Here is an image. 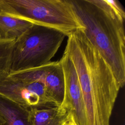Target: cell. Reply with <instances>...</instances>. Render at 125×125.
<instances>
[{
    "mask_svg": "<svg viewBox=\"0 0 125 125\" xmlns=\"http://www.w3.org/2000/svg\"><path fill=\"white\" fill-rule=\"evenodd\" d=\"M0 125H32L30 109L0 95Z\"/></svg>",
    "mask_w": 125,
    "mask_h": 125,
    "instance_id": "cell-8",
    "label": "cell"
},
{
    "mask_svg": "<svg viewBox=\"0 0 125 125\" xmlns=\"http://www.w3.org/2000/svg\"><path fill=\"white\" fill-rule=\"evenodd\" d=\"M64 125H77L76 124V123L73 121V117L71 114H70V118H69V120Z\"/></svg>",
    "mask_w": 125,
    "mask_h": 125,
    "instance_id": "cell-14",
    "label": "cell"
},
{
    "mask_svg": "<svg viewBox=\"0 0 125 125\" xmlns=\"http://www.w3.org/2000/svg\"><path fill=\"white\" fill-rule=\"evenodd\" d=\"M0 15H6L14 17V11L5 0H0Z\"/></svg>",
    "mask_w": 125,
    "mask_h": 125,
    "instance_id": "cell-13",
    "label": "cell"
},
{
    "mask_svg": "<svg viewBox=\"0 0 125 125\" xmlns=\"http://www.w3.org/2000/svg\"><path fill=\"white\" fill-rule=\"evenodd\" d=\"M85 37L111 68L120 88L125 83L124 21L105 0H69Z\"/></svg>",
    "mask_w": 125,
    "mask_h": 125,
    "instance_id": "cell-2",
    "label": "cell"
},
{
    "mask_svg": "<svg viewBox=\"0 0 125 125\" xmlns=\"http://www.w3.org/2000/svg\"><path fill=\"white\" fill-rule=\"evenodd\" d=\"M14 12V17L53 28L67 37L83 26L69 0H5Z\"/></svg>",
    "mask_w": 125,
    "mask_h": 125,
    "instance_id": "cell-4",
    "label": "cell"
},
{
    "mask_svg": "<svg viewBox=\"0 0 125 125\" xmlns=\"http://www.w3.org/2000/svg\"><path fill=\"white\" fill-rule=\"evenodd\" d=\"M9 73L19 79L42 83L53 103L57 106L61 104L64 96V80L60 60L50 62L39 67Z\"/></svg>",
    "mask_w": 125,
    "mask_h": 125,
    "instance_id": "cell-6",
    "label": "cell"
},
{
    "mask_svg": "<svg viewBox=\"0 0 125 125\" xmlns=\"http://www.w3.org/2000/svg\"><path fill=\"white\" fill-rule=\"evenodd\" d=\"M65 37L55 29L33 24L15 40L9 73L50 62Z\"/></svg>",
    "mask_w": 125,
    "mask_h": 125,
    "instance_id": "cell-3",
    "label": "cell"
},
{
    "mask_svg": "<svg viewBox=\"0 0 125 125\" xmlns=\"http://www.w3.org/2000/svg\"><path fill=\"white\" fill-rule=\"evenodd\" d=\"M64 53L72 61L77 74L84 104L85 125H110L120 89L111 68L83 30L68 37Z\"/></svg>",
    "mask_w": 125,
    "mask_h": 125,
    "instance_id": "cell-1",
    "label": "cell"
},
{
    "mask_svg": "<svg viewBox=\"0 0 125 125\" xmlns=\"http://www.w3.org/2000/svg\"><path fill=\"white\" fill-rule=\"evenodd\" d=\"M111 9L121 20H125V12L121 3L117 0H105Z\"/></svg>",
    "mask_w": 125,
    "mask_h": 125,
    "instance_id": "cell-12",
    "label": "cell"
},
{
    "mask_svg": "<svg viewBox=\"0 0 125 125\" xmlns=\"http://www.w3.org/2000/svg\"></svg>",
    "mask_w": 125,
    "mask_h": 125,
    "instance_id": "cell-15",
    "label": "cell"
},
{
    "mask_svg": "<svg viewBox=\"0 0 125 125\" xmlns=\"http://www.w3.org/2000/svg\"><path fill=\"white\" fill-rule=\"evenodd\" d=\"M64 74V89L62 102L60 105L71 114L77 125H85L83 98L74 64L65 53L60 60Z\"/></svg>",
    "mask_w": 125,
    "mask_h": 125,
    "instance_id": "cell-7",
    "label": "cell"
},
{
    "mask_svg": "<svg viewBox=\"0 0 125 125\" xmlns=\"http://www.w3.org/2000/svg\"><path fill=\"white\" fill-rule=\"evenodd\" d=\"M33 24L6 15H0V38L16 40Z\"/></svg>",
    "mask_w": 125,
    "mask_h": 125,
    "instance_id": "cell-10",
    "label": "cell"
},
{
    "mask_svg": "<svg viewBox=\"0 0 125 125\" xmlns=\"http://www.w3.org/2000/svg\"><path fill=\"white\" fill-rule=\"evenodd\" d=\"M70 114L60 106H48L30 109L32 125H64Z\"/></svg>",
    "mask_w": 125,
    "mask_h": 125,
    "instance_id": "cell-9",
    "label": "cell"
},
{
    "mask_svg": "<svg viewBox=\"0 0 125 125\" xmlns=\"http://www.w3.org/2000/svg\"><path fill=\"white\" fill-rule=\"evenodd\" d=\"M0 95L29 109L57 106L49 97L44 85L0 74Z\"/></svg>",
    "mask_w": 125,
    "mask_h": 125,
    "instance_id": "cell-5",
    "label": "cell"
},
{
    "mask_svg": "<svg viewBox=\"0 0 125 125\" xmlns=\"http://www.w3.org/2000/svg\"><path fill=\"white\" fill-rule=\"evenodd\" d=\"M15 40L0 38V74L10 72L12 51Z\"/></svg>",
    "mask_w": 125,
    "mask_h": 125,
    "instance_id": "cell-11",
    "label": "cell"
}]
</instances>
